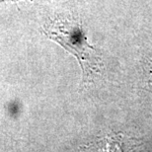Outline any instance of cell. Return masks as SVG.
Segmentation results:
<instances>
[{
  "label": "cell",
  "instance_id": "6da1fadb",
  "mask_svg": "<svg viewBox=\"0 0 152 152\" xmlns=\"http://www.w3.org/2000/svg\"><path fill=\"white\" fill-rule=\"evenodd\" d=\"M42 33L77 58L82 69L81 89L94 82L101 74L104 65L100 53L89 44L77 18L58 14L48 19L42 27Z\"/></svg>",
  "mask_w": 152,
  "mask_h": 152
},
{
  "label": "cell",
  "instance_id": "7a4b0ae2",
  "mask_svg": "<svg viewBox=\"0 0 152 152\" xmlns=\"http://www.w3.org/2000/svg\"><path fill=\"white\" fill-rule=\"evenodd\" d=\"M12 1H20V0H0V4H2V3L4 2H12Z\"/></svg>",
  "mask_w": 152,
  "mask_h": 152
},
{
  "label": "cell",
  "instance_id": "3957f363",
  "mask_svg": "<svg viewBox=\"0 0 152 152\" xmlns=\"http://www.w3.org/2000/svg\"><path fill=\"white\" fill-rule=\"evenodd\" d=\"M149 82H150V84H151V86H152V70H151V76H150V78H149Z\"/></svg>",
  "mask_w": 152,
  "mask_h": 152
}]
</instances>
